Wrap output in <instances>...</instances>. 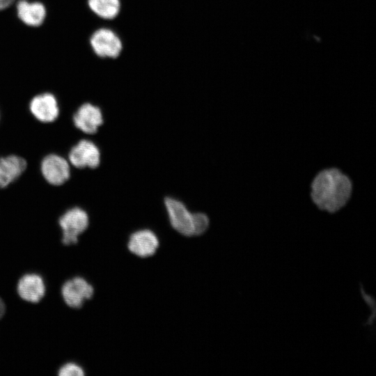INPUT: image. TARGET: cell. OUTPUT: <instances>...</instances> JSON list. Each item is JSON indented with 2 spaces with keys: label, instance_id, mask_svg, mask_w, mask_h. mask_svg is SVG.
Instances as JSON below:
<instances>
[{
  "label": "cell",
  "instance_id": "cell-11",
  "mask_svg": "<svg viewBox=\"0 0 376 376\" xmlns=\"http://www.w3.org/2000/svg\"><path fill=\"white\" fill-rule=\"evenodd\" d=\"M17 292L23 300L38 303L43 298L46 292L43 279L35 273L26 274L18 281Z\"/></svg>",
  "mask_w": 376,
  "mask_h": 376
},
{
  "label": "cell",
  "instance_id": "cell-5",
  "mask_svg": "<svg viewBox=\"0 0 376 376\" xmlns=\"http://www.w3.org/2000/svg\"><path fill=\"white\" fill-rule=\"evenodd\" d=\"M31 116L42 123H52L60 114V107L56 97L52 93L45 92L32 97L28 104Z\"/></svg>",
  "mask_w": 376,
  "mask_h": 376
},
{
  "label": "cell",
  "instance_id": "cell-3",
  "mask_svg": "<svg viewBox=\"0 0 376 376\" xmlns=\"http://www.w3.org/2000/svg\"><path fill=\"white\" fill-rule=\"evenodd\" d=\"M67 159L74 169H94L99 166L101 153L98 146L91 140L80 139L69 150Z\"/></svg>",
  "mask_w": 376,
  "mask_h": 376
},
{
  "label": "cell",
  "instance_id": "cell-10",
  "mask_svg": "<svg viewBox=\"0 0 376 376\" xmlns=\"http://www.w3.org/2000/svg\"><path fill=\"white\" fill-rule=\"evenodd\" d=\"M27 168L22 156L10 154L0 156V189H5L17 181Z\"/></svg>",
  "mask_w": 376,
  "mask_h": 376
},
{
  "label": "cell",
  "instance_id": "cell-7",
  "mask_svg": "<svg viewBox=\"0 0 376 376\" xmlns=\"http://www.w3.org/2000/svg\"><path fill=\"white\" fill-rule=\"evenodd\" d=\"M90 44L94 53L101 58H116L123 49L119 36L108 28L96 30L91 36Z\"/></svg>",
  "mask_w": 376,
  "mask_h": 376
},
{
  "label": "cell",
  "instance_id": "cell-14",
  "mask_svg": "<svg viewBox=\"0 0 376 376\" xmlns=\"http://www.w3.org/2000/svg\"><path fill=\"white\" fill-rule=\"evenodd\" d=\"M89 8L98 17L113 19L120 13V0H88Z\"/></svg>",
  "mask_w": 376,
  "mask_h": 376
},
{
  "label": "cell",
  "instance_id": "cell-13",
  "mask_svg": "<svg viewBox=\"0 0 376 376\" xmlns=\"http://www.w3.org/2000/svg\"><path fill=\"white\" fill-rule=\"evenodd\" d=\"M16 10L19 19L30 26L41 25L46 17V8L38 1L20 0L16 5Z\"/></svg>",
  "mask_w": 376,
  "mask_h": 376
},
{
  "label": "cell",
  "instance_id": "cell-15",
  "mask_svg": "<svg viewBox=\"0 0 376 376\" xmlns=\"http://www.w3.org/2000/svg\"><path fill=\"white\" fill-rule=\"evenodd\" d=\"M210 225L208 217L203 213H194L193 226L194 235H199L205 233Z\"/></svg>",
  "mask_w": 376,
  "mask_h": 376
},
{
  "label": "cell",
  "instance_id": "cell-16",
  "mask_svg": "<svg viewBox=\"0 0 376 376\" xmlns=\"http://www.w3.org/2000/svg\"><path fill=\"white\" fill-rule=\"evenodd\" d=\"M83 368L75 363L69 362L63 365L58 371L59 376H84Z\"/></svg>",
  "mask_w": 376,
  "mask_h": 376
},
{
  "label": "cell",
  "instance_id": "cell-6",
  "mask_svg": "<svg viewBox=\"0 0 376 376\" xmlns=\"http://www.w3.org/2000/svg\"><path fill=\"white\" fill-rule=\"evenodd\" d=\"M72 122L79 132L92 135L97 133L99 127L103 124V114L99 107L90 102H85L74 111Z\"/></svg>",
  "mask_w": 376,
  "mask_h": 376
},
{
  "label": "cell",
  "instance_id": "cell-12",
  "mask_svg": "<svg viewBox=\"0 0 376 376\" xmlns=\"http://www.w3.org/2000/svg\"><path fill=\"white\" fill-rule=\"evenodd\" d=\"M159 246L157 235L150 230L143 229L133 233L129 239L127 247L134 254L146 258L152 256Z\"/></svg>",
  "mask_w": 376,
  "mask_h": 376
},
{
  "label": "cell",
  "instance_id": "cell-1",
  "mask_svg": "<svg viewBox=\"0 0 376 376\" xmlns=\"http://www.w3.org/2000/svg\"><path fill=\"white\" fill-rule=\"evenodd\" d=\"M310 196L320 210L335 213L350 198L352 183L350 178L337 168H327L318 172L311 182Z\"/></svg>",
  "mask_w": 376,
  "mask_h": 376
},
{
  "label": "cell",
  "instance_id": "cell-17",
  "mask_svg": "<svg viewBox=\"0 0 376 376\" xmlns=\"http://www.w3.org/2000/svg\"><path fill=\"white\" fill-rule=\"evenodd\" d=\"M13 2L14 0H0V10L8 8Z\"/></svg>",
  "mask_w": 376,
  "mask_h": 376
},
{
  "label": "cell",
  "instance_id": "cell-9",
  "mask_svg": "<svg viewBox=\"0 0 376 376\" xmlns=\"http://www.w3.org/2000/svg\"><path fill=\"white\" fill-rule=\"evenodd\" d=\"M94 289L85 279L75 276L66 281L61 287L62 297L69 307L79 308L84 300L91 299Z\"/></svg>",
  "mask_w": 376,
  "mask_h": 376
},
{
  "label": "cell",
  "instance_id": "cell-4",
  "mask_svg": "<svg viewBox=\"0 0 376 376\" xmlns=\"http://www.w3.org/2000/svg\"><path fill=\"white\" fill-rule=\"evenodd\" d=\"M40 171L45 182L55 187L64 185L71 176V166L68 160L56 153H49L42 157Z\"/></svg>",
  "mask_w": 376,
  "mask_h": 376
},
{
  "label": "cell",
  "instance_id": "cell-8",
  "mask_svg": "<svg viewBox=\"0 0 376 376\" xmlns=\"http://www.w3.org/2000/svg\"><path fill=\"white\" fill-rule=\"evenodd\" d=\"M164 204L173 228L183 235H194V213L190 212L183 203L175 198H166Z\"/></svg>",
  "mask_w": 376,
  "mask_h": 376
},
{
  "label": "cell",
  "instance_id": "cell-2",
  "mask_svg": "<svg viewBox=\"0 0 376 376\" xmlns=\"http://www.w3.org/2000/svg\"><path fill=\"white\" fill-rule=\"evenodd\" d=\"M62 236L61 242L69 246L78 242V237L88 227L89 217L86 210L78 206L65 210L58 219Z\"/></svg>",
  "mask_w": 376,
  "mask_h": 376
},
{
  "label": "cell",
  "instance_id": "cell-18",
  "mask_svg": "<svg viewBox=\"0 0 376 376\" xmlns=\"http://www.w3.org/2000/svg\"><path fill=\"white\" fill-rule=\"evenodd\" d=\"M6 312V306L2 299L0 297V319L3 316Z\"/></svg>",
  "mask_w": 376,
  "mask_h": 376
}]
</instances>
